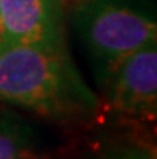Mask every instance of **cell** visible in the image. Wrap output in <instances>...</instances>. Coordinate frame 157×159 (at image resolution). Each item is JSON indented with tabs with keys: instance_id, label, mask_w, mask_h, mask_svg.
<instances>
[{
	"instance_id": "cell-1",
	"label": "cell",
	"mask_w": 157,
	"mask_h": 159,
	"mask_svg": "<svg viewBox=\"0 0 157 159\" xmlns=\"http://www.w3.org/2000/svg\"><path fill=\"white\" fill-rule=\"evenodd\" d=\"M0 100L51 117L93 111L96 100L59 48L0 42Z\"/></svg>"
},
{
	"instance_id": "cell-2",
	"label": "cell",
	"mask_w": 157,
	"mask_h": 159,
	"mask_svg": "<svg viewBox=\"0 0 157 159\" xmlns=\"http://www.w3.org/2000/svg\"><path fill=\"white\" fill-rule=\"evenodd\" d=\"M77 26L91 58L107 77L130 55L155 45L154 21L127 7L90 3L77 13Z\"/></svg>"
},
{
	"instance_id": "cell-3",
	"label": "cell",
	"mask_w": 157,
	"mask_h": 159,
	"mask_svg": "<svg viewBox=\"0 0 157 159\" xmlns=\"http://www.w3.org/2000/svg\"><path fill=\"white\" fill-rule=\"evenodd\" d=\"M109 103L116 111L135 117H155L157 52L155 45L130 55L107 76Z\"/></svg>"
},
{
	"instance_id": "cell-4",
	"label": "cell",
	"mask_w": 157,
	"mask_h": 159,
	"mask_svg": "<svg viewBox=\"0 0 157 159\" xmlns=\"http://www.w3.org/2000/svg\"><path fill=\"white\" fill-rule=\"evenodd\" d=\"M59 23L58 0H0L2 42L59 48Z\"/></svg>"
},
{
	"instance_id": "cell-5",
	"label": "cell",
	"mask_w": 157,
	"mask_h": 159,
	"mask_svg": "<svg viewBox=\"0 0 157 159\" xmlns=\"http://www.w3.org/2000/svg\"><path fill=\"white\" fill-rule=\"evenodd\" d=\"M0 159H37V154L20 130L0 127Z\"/></svg>"
},
{
	"instance_id": "cell-6",
	"label": "cell",
	"mask_w": 157,
	"mask_h": 159,
	"mask_svg": "<svg viewBox=\"0 0 157 159\" xmlns=\"http://www.w3.org/2000/svg\"><path fill=\"white\" fill-rule=\"evenodd\" d=\"M99 159H157L155 146L143 138H132L107 146Z\"/></svg>"
},
{
	"instance_id": "cell-7",
	"label": "cell",
	"mask_w": 157,
	"mask_h": 159,
	"mask_svg": "<svg viewBox=\"0 0 157 159\" xmlns=\"http://www.w3.org/2000/svg\"><path fill=\"white\" fill-rule=\"evenodd\" d=\"M0 42H2V24H0Z\"/></svg>"
}]
</instances>
